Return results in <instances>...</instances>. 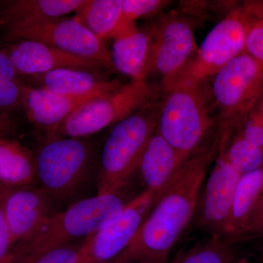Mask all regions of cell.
Instances as JSON below:
<instances>
[{"label":"cell","mask_w":263,"mask_h":263,"mask_svg":"<svg viewBox=\"0 0 263 263\" xmlns=\"http://www.w3.org/2000/svg\"><path fill=\"white\" fill-rule=\"evenodd\" d=\"M219 135L188 157L164 189L130 243L114 263L147 261L165 263L170 252L196 214L211 165L219 150Z\"/></svg>","instance_id":"6da1fadb"},{"label":"cell","mask_w":263,"mask_h":263,"mask_svg":"<svg viewBox=\"0 0 263 263\" xmlns=\"http://www.w3.org/2000/svg\"><path fill=\"white\" fill-rule=\"evenodd\" d=\"M125 187L113 193L98 194L82 199L71 204L65 210L57 212L32 238L15 246L13 257L76 243L89 238L134 198L125 193Z\"/></svg>","instance_id":"7a4b0ae2"},{"label":"cell","mask_w":263,"mask_h":263,"mask_svg":"<svg viewBox=\"0 0 263 263\" xmlns=\"http://www.w3.org/2000/svg\"><path fill=\"white\" fill-rule=\"evenodd\" d=\"M160 110L151 103L114 124L98 163V194L113 193L127 186L155 133Z\"/></svg>","instance_id":"3957f363"},{"label":"cell","mask_w":263,"mask_h":263,"mask_svg":"<svg viewBox=\"0 0 263 263\" xmlns=\"http://www.w3.org/2000/svg\"><path fill=\"white\" fill-rule=\"evenodd\" d=\"M200 83L178 79L164 88L156 130L185 159L204 145L213 126Z\"/></svg>","instance_id":"277c9868"},{"label":"cell","mask_w":263,"mask_h":263,"mask_svg":"<svg viewBox=\"0 0 263 263\" xmlns=\"http://www.w3.org/2000/svg\"><path fill=\"white\" fill-rule=\"evenodd\" d=\"M96 148L86 138H46L35 155L37 180L54 201L70 198L89 179Z\"/></svg>","instance_id":"5b68a950"},{"label":"cell","mask_w":263,"mask_h":263,"mask_svg":"<svg viewBox=\"0 0 263 263\" xmlns=\"http://www.w3.org/2000/svg\"><path fill=\"white\" fill-rule=\"evenodd\" d=\"M212 92L220 110L221 136L231 135L263 95V65L245 51L214 76Z\"/></svg>","instance_id":"8992f818"},{"label":"cell","mask_w":263,"mask_h":263,"mask_svg":"<svg viewBox=\"0 0 263 263\" xmlns=\"http://www.w3.org/2000/svg\"><path fill=\"white\" fill-rule=\"evenodd\" d=\"M257 3H252L230 12L207 34L196 57L178 79L201 83L245 52L249 29L257 18Z\"/></svg>","instance_id":"52a82bcc"},{"label":"cell","mask_w":263,"mask_h":263,"mask_svg":"<svg viewBox=\"0 0 263 263\" xmlns=\"http://www.w3.org/2000/svg\"><path fill=\"white\" fill-rule=\"evenodd\" d=\"M152 95L153 91L146 81H132L112 94L85 104L53 136L88 138L149 105Z\"/></svg>","instance_id":"ba28073f"},{"label":"cell","mask_w":263,"mask_h":263,"mask_svg":"<svg viewBox=\"0 0 263 263\" xmlns=\"http://www.w3.org/2000/svg\"><path fill=\"white\" fill-rule=\"evenodd\" d=\"M0 43L32 41L99 62L114 70L110 50L75 18L46 19L3 29Z\"/></svg>","instance_id":"9c48e42d"},{"label":"cell","mask_w":263,"mask_h":263,"mask_svg":"<svg viewBox=\"0 0 263 263\" xmlns=\"http://www.w3.org/2000/svg\"><path fill=\"white\" fill-rule=\"evenodd\" d=\"M161 194L143 190L103 228L85 239L82 263L113 262L130 243Z\"/></svg>","instance_id":"30bf717a"},{"label":"cell","mask_w":263,"mask_h":263,"mask_svg":"<svg viewBox=\"0 0 263 263\" xmlns=\"http://www.w3.org/2000/svg\"><path fill=\"white\" fill-rule=\"evenodd\" d=\"M196 50L193 29L185 21L171 18L164 21L151 34L146 76L155 72L168 86L186 68Z\"/></svg>","instance_id":"8fae6325"},{"label":"cell","mask_w":263,"mask_h":263,"mask_svg":"<svg viewBox=\"0 0 263 263\" xmlns=\"http://www.w3.org/2000/svg\"><path fill=\"white\" fill-rule=\"evenodd\" d=\"M54 202L41 186L0 184V203L15 246L32 238L57 212Z\"/></svg>","instance_id":"7c38bea8"},{"label":"cell","mask_w":263,"mask_h":263,"mask_svg":"<svg viewBox=\"0 0 263 263\" xmlns=\"http://www.w3.org/2000/svg\"><path fill=\"white\" fill-rule=\"evenodd\" d=\"M240 176L218 154L202 186L196 212L197 226L210 235L226 238L230 210Z\"/></svg>","instance_id":"4fadbf2b"},{"label":"cell","mask_w":263,"mask_h":263,"mask_svg":"<svg viewBox=\"0 0 263 263\" xmlns=\"http://www.w3.org/2000/svg\"><path fill=\"white\" fill-rule=\"evenodd\" d=\"M0 48L8 55L24 80L60 69L96 72L108 70L95 60L76 56L36 41L0 43Z\"/></svg>","instance_id":"5bb4252c"},{"label":"cell","mask_w":263,"mask_h":263,"mask_svg":"<svg viewBox=\"0 0 263 263\" xmlns=\"http://www.w3.org/2000/svg\"><path fill=\"white\" fill-rule=\"evenodd\" d=\"M107 96V95H105ZM103 95L67 96L26 84L22 90V109L29 122L53 136L59 127L76 110Z\"/></svg>","instance_id":"9a60e30c"},{"label":"cell","mask_w":263,"mask_h":263,"mask_svg":"<svg viewBox=\"0 0 263 263\" xmlns=\"http://www.w3.org/2000/svg\"><path fill=\"white\" fill-rule=\"evenodd\" d=\"M102 73L91 71L60 69L25 79L26 84L67 96L108 95L122 88L118 80H108Z\"/></svg>","instance_id":"2e32d148"},{"label":"cell","mask_w":263,"mask_h":263,"mask_svg":"<svg viewBox=\"0 0 263 263\" xmlns=\"http://www.w3.org/2000/svg\"><path fill=\"white\" fill-rule=\"evenodd\" d=\"M186 160L155 130L136 171L144 187L143 190L162 193Z\"/></svg>","instance_id":"e0dca14e"},{"label":"cell","mask_w":263,"mask_h":263,"mask_svg":"<svg viewBox=\"0 0 263 263\" xmlns=\"http://www.w3.org/2000/svg\"><path fill=\"white\" fill-rule=\"evenodd\" d=\"M112 39L110 52L114 70L132 81H146L151 34L138 30L135 22H122Z\"/></svg>","instance_id":"ac0fdd59"},{"label":"cell","mask_w":263,"mask_h":263,"mask_svg":"<svg viewBox=\"0 0 263 263\" xmlns=\"http://www.w3.org/2000/svg\"><path fill=\"white\" fill-rule=\"evenodd\" d=\"M86 0H2L1 29L76 13Z\"/></svg>","instance_id":"d6986e66"},{"label":"cell","mask_w":263,"mask_h":263,"mask_svg":"<svg viewBox=\"0 0 263 263\" xmlns=\"http://www.w3.org/2000/svg\"><path fill=\"white\" fill-rule=\"evenodd\" d=\"M36 181L35 155L14 138H0V184L18 187Z\"/></svg>","instance_id":"ffe728a7"},{"label":"cell","mask_w":263,"mask_h":263,"mask_svg":"<svg viewBox=\"0 0 263 263\" xmlns=\"http://www.w3.org/2000/svg\"><path fill=\"white\" fill-rule=\"evenodd\" d=\"M262 189L263 167L240 176L226 230V239L233 245L241 241L245 227L262 194Z\"/></svg>","instance_id":"44dd1931"},{"label":"cell","mask_w":263,"mask_h":263,"mask_svg":"<svg viewBox=\"0 0 263 263\" xmlns=\"http://www.w3.org/2000/svg\"><path fill=\"white\" fill-rule=\"evenodd\" d=\"M74 18L104 43L122 23L123 0H86Z\"/></svg>","instance_id":"7402d4cb"},{"label":"cell","mask_w":263,"mask_h":263,"mask_svg":"<svg viewBox=\"0 0 263 263\" xmlns=\"http://www.w3.org/2000/svg\"><path fill=\"white\" fill-rule=\"evenodd\" d=\"M219 155L240 175L263 167V150L238 133L230 141H219Z\"/></svg>","instance_id":"603a6c76"},{"label":"cell","mask_w":263,"mask_h":263,"mask_svg":"<svg viewBox=\"0 0 263 263\" xmlns=\"http://www.w3.org/2000/svg\"><path fill=\"white\" fill-rule=\"evenodd\" d=\"M233 243L223 237L210 235L172 263H233L238 259Z\"/></svg>","instance_id":"cb8c5ba5"},{"label":"cell","mask_w":263,"mask_h":263,"mask_svg":"<svg viewBox=\"0 0 263 263\" xmlns=\"http://www.w3.org/2000/svg\"><path fill=\"white\" fill-rule=\"evenodd\" d=\"M26 81L9 57L0 48V114L22 110V90Z\"/></svg>","instance_id":"d4e9b609"},{"label":"cell","mask_w":263,"mask_h":263,"mask_svg":"<svg viewBox=\"0 0 263 263\" xmlns=\"http://www.w3.org/2000/svg\"><path fill=\"white\" fill-rule=\"evenodd\" d=\"M84 240L40 252L16 254L9 263H82Z\"/></svg>","instance_id":"484cf974"},{"label":"cell","mask_w":263,"mask_h":263,"mask_svg":"<svg viewBox=\"0 0 263 263\" xmlns=\"http://www.w3.org/2000/svg\"><path fill=\"white\" fill-rule=\"evenodd\" d=\"M164 3L160 0H123L122 22H136L137 19L154 14Z\"/></svg>","instance_id":"4316f807"},{"label":"cell","mask_w":263,"mask_h":263,"mask_svg":"<svg viewBox=\"0 0 263 263\" xmlns=\"http://www.w3.org/2000/svg\"><path fill=\"white\" fill-rule=\"evenodd\" d=\"M245 51L263 65V9L251 24L246 40Z\"/></svg>","instance_id":"83f0119b"},{"label":"cell","mask_w":263,"mask_h":263,"mask_svg":"<svg viewBox=\"0 0 263 263\" xmlns=\"http://www.w3.org/2000/svg\"><path fill=\"white\" fill-rule=\"evenodd\" d=\"M238 128L240 136L263 150V119L257 111L251 112Z\"/></svg>","instance_id":"f1b7e54d"},{"label":"cell","mask_w":263,"mask_h":263,"mask_svg":"<svg viewBox=\"0 0 263 263\" xmlns=\"http://www.w3.org/2000/svg\"><path fill=\"white\" fill-rule=\"evenodd\" d=\"M259 238H263V194L259 197L253 212L249 216L241 241Z\"/></svg>","instance_id":"f546056e"},{"label":"cell","mask_w":263,"mask_h":263,"mask_svg":"<svg viewBox=\"0 0 263 263\" xmlns=\"http://www.w3.org/2000/svg\"><path fill=\"white\" fill-rule=\"evenodd\" d=\"M14 242L4 211L0 203V263H9L13 258Z\"/></svg>","instance_id":"4dcf8cb0"},{"label":"cell","mask_w":263,"mask_h":263,"mask_svg":"<svg viewBox=\"0 0 263 263\" xmlns=\"http://www.w3.org/2000/svg\"><path fill=\"white\" fill-rule=\"evenodd\" d=\"M18 127L13 114H0V138H13Z\"/></svg>","instance_id":"1f68e13d"},{"label":"cell","mask_w":263,"mask_h":263,"mask_svg":"<svg viewBox=\"0 0 263 263\" xmlns=\"http://www.w3.org/2000/svg\"><path fill=\"white\" fill-rule=\"evenodd\" d=\"M257 112L263 119V95L261 97L260 100H259V109Z\"/></svg>","instance_id":"d6a6232c"},{"label":"cell","mask_w":263,"mask_h":263,"mask_svg":"<svg viewBox=\"0 0 263 263\" xmlns=\"http://www.w3.org/2000/svg\"><path fill=\"white\" fill-rule=\"evenodd\" d=\"M233 263H252L251 262H249V260H247V259H243V258H238L237 259H235L234 262Z\"/></svg>","instance_id":"836d02e7"},{"label":"cell","mask_w":263,"mask_h":263,"mask_svg":"<svg viewBox=\"0 0 263 263\" xmlns=\"http://www.w3.org/2000/svg\"><path fill=\"white\" fill-rule=\"evenodd\" d=\"M122 263H155L152 262H147V261H128Z\"/></svg>","instance_id":"e575fe53"},{"label":"cell","mask_w":263,"mask_h":263,"mask_svg":"<svg viewBox=\"0 0 263 263\" xmlns=\"http://www.w3.org/2000/svg\"><path fill=\"white\" fill-rule=\"evenodd\" d=\"M260 263H263V248L262 249V251H261V254H260Z\"/></svg>","instance_id":"d590c367"},{"label":"cell","mask_w":263,"mask_h":263,"mask_svg":"<svg viewBox=\"0 0 263 263\" xmlns=\"http://www.w3.org/2000/svg\"><path fill=\"white\" fill-rule=\"evenodd\" d=\"M1 27H2V24L0 23V29H1Z\"/></svg>","instance_id":"8d00e7d4"},{"label":"cell","mask_w":263,"mask_h":263,"mask_svg":"<svg viewBox=\"0 0 263 263\" xmlns=\"http://www.w3.org/2000/svg\"><path fill=\"white\" fill-rule=\"evenodd\" d=\"M262 194H263V189H262V194H261V195H262ZM260 196H261V195H260Z\"/></svg>","instance_id":"74e56055"}]
</instances>
